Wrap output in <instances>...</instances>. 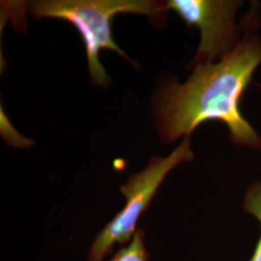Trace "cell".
Here are the masks:
<instances>
[{
    "instance_id": "cell-1",
    "label": "cell",
    "mask_w": 261,
    "mask_h": 261,
    "mask_svg": "<svg viewBox=\"0 0 261 261\" xmlns=\"http://www.w3.org/2000/svg\"><path fill=\"white\" fill-rule=\"evenodd\" d=\"M254 6L241 20L244 35L233 50L215 63L193 67L184 84L165 82L153 103L159 136L166 143L191 136L200 124L224 122L234 143L260 149L258 134L239 110L243 94L261 63V38L257 35Z\"/></svg>"
},
{
    "instance_id": "cell-2",
    "label": "cell",
    "mask_w": 261,
    "mask_h": 261,
    "mask_svg": "<svg viewBox=\"0 0 261 261\" xmlns=\"http://www.w3.org/2000/svg\"><path fill=\"white\" fill-rule=\"evenodd\" d=\"M28 11L36 19H63L72 23L84 41L93 84L107 86L111 80L100 61L101 50L115 51L136 66L113 40L114 17L118 14L158 17L168 10L166 1L153 0H39L29 2Z\"/></svg>"
},
{
    "instance_id": "cell-3",
    "label": "cell",
    "mask_w": 261,
    "mask_h": 261,
    "mask_svg": "<svg viewBox=\"0 0 261 261\" xmlns=\"http://www.w3.org/2000/svg\"><path fill=\"white\" fill-rule=\"evenodd\" d=\"M193 160L191 136H188L168 156L153 157L142 170L132 174L120 187L125 204L95 236L87 252L88 261L105 259L115 245L124 246L130 242L139 229L140 217L149 207L168 173Z\"/></svg>"
},
{
    "instance_id": "cell-4",
    "label": "cell",
    "mask_w": 261,
    "mask_h": 261,
    "mask_svg": "<svg viewBox=\"0 0 261 261\" xmlns=\"http://www.w3.org/2000/svg\"><path fill=\"white\" fill-rule=\"evenodd\" d=\"M241 1L168 0L167 10L174 11L190 28H197L201 40L191 65L215 63L229 55L240 42L235 15Z\"/></svg>"
},
{
    "instance_id": "cell-5",
    "label": "cell",
    "mask_w": 261,
    "mask_h": 261,
    "mask_svg": "<svg viewBox=\"0 0 261 261\" xmlns=\"http://www.w3.org/2000/svg\"><path fill=\"white\" fill-rule=\"evenodd\" d=\"M150 254L146 248L145 232L139 228L128 244L122 246L110 259L98 261H149Z\"/></svg>"
},
{
    "instance_id": "cell-6",
    "label": "cell",
    "mask_w": 261,
    "mask_h": 261,
    "mask_svg": "<svg viewBox=\"0 0 261 261\" xmlns=\"http://www.w3.org/2000/svg\"><path fill=\"white\" fill-rule=\"evenodd\" d=\"M243 209L246 213L252 215L258 221L261 228V181L252 183L247 190L244 197ZM250 261H261V233Z\"/></svg>"
},
{
    "instance_id": "cell-7",
    "label": "cell",
    "mask_w": 261,
    "mask_h": 261,
    "mask_svg": "<svg viewBox=\"0 0 261 261\" xmlns=\"http://www.w3.org/2000/svg\"><path fill=\"white\" fill-rule=\"evenodd\" d=\"M1 133L5 140L14 146L28 147L29 145L33 144L32 141L23 138L19 134V132H17V130L11 125L3 112L1 113Z\"/></svg>"
}]
</instances>
